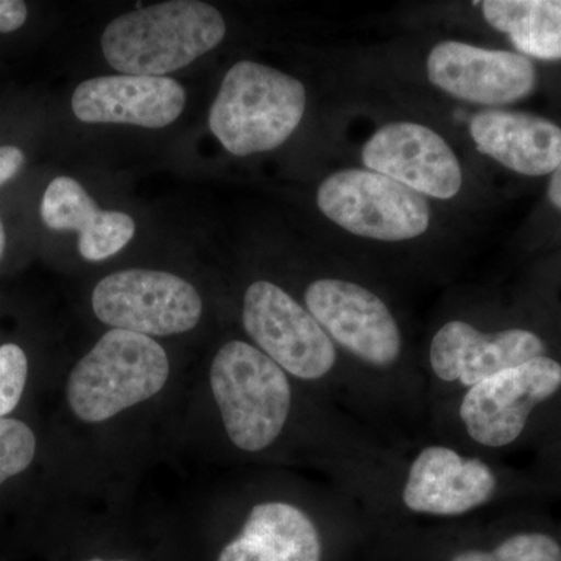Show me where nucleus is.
Instances as JSON below:
<instances>
[{"label":"nucleus","instance_id":"obj_10","mask_svg":"<svg viewBox=\"0 0 561 561\" xmlns=\"http://www.w3.org/2000/svg\"><path fill=\"white\" fill-rule=\"evenodd\" d=\"M368 171L404 184L423 197L449 201L463 184L459 158L437 131L416 122H390L362 149Z\"/></svg>","mask_w":561,"mask_h":561},{"label":"nucleus","instance_id":"obj_4","mask_svg":"<svg viewBox=\"0 0 561 561\" xmlns=\"http://www.w3.org/2000/svg\"><path fill=\"white\" fill-rule=\"evenodd\" d=\"M210 387L225 430L239 449L257 453L278 438L290 412L286 371L256 346H221L210 367Z\"/></svg>","mask_w":561,"mask_h":561},{"label":"nucleus","instance_id":"obj_6","mask_svg":"<svg viewBox=\"0 0 561 561\" xmlns=\"http://www.w3.org/2000/svg\"><path fill=\"white\" fill-rule=\"evenodd\" d=\"M92 309L113 330L142 335L191 331L202 317V298L186 279L168 272H117L95 286Z\"/></svg>","mask_w":561,"mask_h":561},{"label":"nucleus","instance_id":"obj_5","mask_svg":"<svg viewBox=\"0 0 561 561\" xmlns=\"http://www.w3.org/2000/svg\"><path fill=\"white\" fill-rule=\"evenodd\" d=\"M317 206L332 224L373 241H412L431 225L426 197L368 169L327 176L317 191Z\"/></svg>","mask_w":561,"mask_h":561},{"label":"nucleus","instance_id":"obj_19","mask_svg":"<svg viewBox=\"0 0 561 561\" xmlns=\"http://www.w3.org/2000/svg\"><path fill=\"white\" fill-rule=\"evenodd\" d=\"M453 561H561V546L545 534H518L493 551L461 552Z\"/></svg>","mask_w":561,"mask_h":561},{"label":"nucleus","instance_id":"obj_25","mask_svg":"<svg viewBox=\"0 0 561 561\" xmlns=\"http://www.w3.org/2000/svg\"><path fill=\"white\" fill-rule=\"evenodd\" d=\"M7 236L5 230H3L2 220H0V257H2L3 250H5Z\"/></svg>","mask_w":561,"mask_h":561},{"label":"nucleus","instance_id":"obj_11","mask_svg":"<svg viewBox=\"0 0 561 561\" xmlns=\"http://www.w3.org/2000/svg\"><path fill=\"white\" fill-rule=\"evenodd\" d=\"M427 79L459 101L502 106L527 98L537 83L534 62L522 54L443 41L426 61Z\"/></svg>","mask_w":561,"mask_h":561},{"label":"nucleus","instance_id":"obj_3","mask_svg":"<svg viewBox=\"0 0 561 561\" xmlns=\"http://www.w3.org/2000/svg\"><path fill=\"white\" fill-rule=\"evenodd\" d=\"M169 371L160 343L149 335L111 330L70 373V409L87 423L113 419L161 391Z\"/></svg>","mask_w":561,"mask_h":561},{"label":"nucleus","instance_id":"obj_12","mask_svg":"<svg viewBox=\"0 0 561 561\" xmlns=\"http://www.w3.org/2000/svg\"><path fill=\"white\" fill-rule=\"evenodd\" d=\"M540 356H545V342L535 332L505 330L485 334L461 320L443 324L430 350L434 375L468 389Z\"/></svg>","mask_w":561,"mask_h":561},{"label":"nucleus","instance_id":"obj_17","mask_svg":"<svg viewBox=\"0 0 561 561\" xmlns=\"http://www.w3.org/2000/svg\"><path fill=\"white\" fill-rule=\"evenodd\" d=\"M319 530L305 512L284 502H264L219 561H320Z\"/></svg>","mask_w":561,"mask_h":561},{"label":"nucleus","instance_id":"obj_7","mask_svg":"<svg viewBox=\"0 0 561 561\" xmlns=\"http://www.w3.org/2000/svg\"><path fill=\"white\" fill-rule=\"evenodd\" d=\"M247 334L284 371L316 381L337 360L334 343L308 309L268 280H256L243 298Z\"/></svg>","mask_w":561,"mask_h":561},{"label":"nucleus","instance_id":"obj_9","mask_svg":"<svg viewBox=\"0 0 561 561\" xmlns=\"http://www.w3.org/2000/svg\"><path fill=\"white\" fill-rule=\"evenodd\" d=\"M306 309L331 341L373 367H390L400 359V327L389 306L353 280L319 279L308 287Z\"/></svg>","mask_w":561,"mask_h":561},{"label":"nucleus","instance_id":"obj_16","mask_svg":"<svg viewBox=\"0 0 561 561\" xmlns=\"http://www.w3.org/2000/svg\"><path fill=\"white\" fill-rule=\"evenodd\" d=\"M41 219L50 230L79 232L81 257L90 262L119 253L136 231L128 214L99 208L79 181L69 176H58L47 186L41 202Z\"/></svg>","mask_w":561,"mask_h":561},{"label":"nucleus","instance_id":"obj_18","mask_svg":"<svg viewBox=\"0 0 561 561\" xmlns=\"http://www.w3.org/2000/svg\"><path fill=\"white\" fill-rule=\"evenodd\" d=\"M482 13L524 57L561 60V0H489Z\"/></svg>","mask_w":561,"mask_h":561},{"label":"nucleus","instance_id":"obj_24","mask_svg":"<svg viewBox=\"0 0 561 561\" xmlns=\"http://www.w3.org/2000/svg\"><path fill=\"white\" fill-rule=\"evenodd\" d=\"M548 197L552 205L561 210V162L556 172L552 173L551 181H549Z\"/></svg>","mask_w":561,"mask_h":561},{"label":"nucleus","instance_id":"obj_8","mask_svg":"<svg viewBox=\"0 0 561 561\" xmlns=\"http://www.w3.org/2000/svg\"><path fill=\"white\" fill-rule=\"evenodd\" d=\"M561 387V364L548 356L491 376L468 389L460 419L472 440L502 448L518 440L530 412Z\"/></svg>","mask_w":561,"mask_h":561},{"label":"nucleus","instance_id":"obj_26","mask_svg":"<svg viewBox=\"0 0 561 561\" xmlns=\"http://www.w3.org/2000/svg\"><path fill=\"white\" fill-rule=\"evenodd\" d=\"M88 561H127V560H102V559H92Z\"/></svg>","mask_w":561,"mask_h":561},{"label":"nucleus","instance_id":"obj_22","mask_svg":"<svg viewBox=\"0 0 561 561\" xmlns=\"http://www.w3.org/2000/svg\"><path fill=\"white\" fill-rule=\"evenodd\" d=\"M27 5L20 0H0V33L18 31L27 21Z\"/></svg>","mask_w":561,"mask_h":561},{"label":"nucleus","instance_id":"obj_13","mask_svg":"<svg viewBox=\"0 0 561 561\" xmlns=\"http://www.w3.org/2000/svg\"><path fill=\"white\" fill-rule=\"evenodd\" d=\"M186 90L169 77L108 76L83 81L72 95L77 119L162 128L179 119Z\"/></svg>","mask_w":561,"mask_h":561},{"label":"nucleus","instance_id":"obj_1","mask_svg":"<svg viewBox=\"0 0 561 561\" xmlns=\"http://www.w3.org/2000/svg\"><path fill=\"white\" fill-rule=\"evenodd\" d=\"M225 33L219 10L197 0H171L111 21L102 51L124 76L164 77L219 46Z\"/></svg>","mask_w":561,"mask_h":561},{"label":"nucleus","instance_id":"obj_20","mask_svg":"<svg viewBox=\"0 0 561 561\" xmlns=\"http://www.w3.org/2000/svg\"><path fill=\"white\" fill-rule=\"evenodd\" d=\"M36 438L31 427L20 420L0 419V485L20 474L32 463Z\"/></svg>","mask_w":561,"mask_h":561},{"label":"nucleus","instance_id":"obj_23","mask_svg":"<svg viewBox=\"0 0 561 561\" xmlns=\"http://www.w3.org/2000/svg\"><path fill=\"white\" fill-rule=\"evenodd\" d=\"M25 162L24 151L14 146L0 147V186L14 179Z\"/></svg>","mask_w":561,"mask_h":561},{"label":"nucleus","instance_id":"obj_2","mask_svg":"<svg viewBox=\"0 0 561 561\" xmlns=\"http://www.w3.org/2000/svg\"><path fill=\"white\" fill-rule=\"evenodd\" d=\"M306 88L271 66L236 62L209 110V128L236 157L278 149L301 124Z\"/></svg>","mask_w":561,"mask_h":561},{"label":"nucleus","instance_id":"obj_15","mask_svg":"<svg viewBox=\"0 0 561 561\" xmlns=\"http://www.w3.org/2000/svg\"><path fill=\"white\" fill-rule=\"evenodd\" d=\"M470 136L481 153L522 175H549L561 162V128L534 114L479 111L471 117Z\"/></svg>","mask_w":561,"mask_h":561},{"label":"nucleus","instance_id":"obj_14","mask_svg":"<svg viewBox=\"0 0 561 561\" xmlns=\"http://www.w3.org/2000/svg\"><path fill=\"white\" fill-rule=\"evenodd\" d=\"M496 485V476L482 460L427 446L411 465L402 502L420 515L459 516L489 502Z\"/></svg>","mask_w":561,"mask_h":561},{"label":"nucleus","instance_id":"obj_21","mask_svg":"<svg viewBox=\"0 0 561 561\" xmlns=\"http://www.w3.org/2000/svg\"><path fill=\"white\" fill-rule=\"evenodd\" d=\"M28 362L14 343L0 346V419L20 404L27 382Z\"/></svg>","mask_w":561,"mask_h":561}]
</instances>
